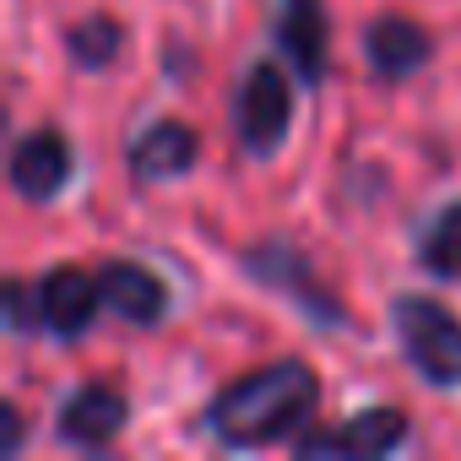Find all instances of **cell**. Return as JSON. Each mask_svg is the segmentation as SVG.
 <instances>
[{
    "instance_id": "cell-1",
    "label": "cell",
    "mask_w": 461,
    "mask_h": 461,
    "mask_svg": "<svg viewBox=\"0 0 461 461\" xmlns=\"http://www.w3.org/2000/svg\"><path fill=\"white\" fill-rule=\"evenodd\" d=\"M315 402H321L315 369L299 358H283V364H267L234 385H222L206 407V429L234 450H261V445L299 434L310 423Z\"/></svg>"
},
{
    "instance_id": "cell-2",
    "label": "cell",
    "mask_w": 461,
    "mask_h": 461,
    "mask_svg": "<svg viewBox=\"0 0 461 461\" xmlns=\"http://www.w3.org/2000/svg\"><path fill=\"white\" fill-rule=\"evenodd\" d=\"M391 321H396V337H402L407 364L429 385H461V321L445 304L407 294V299L391 304Z\"/></svg>"
},
{
    "instance_id": "cell-3",
    "label": "cell",
    "mask_w": 461,
    "mask_h": 461,
    "mask_svg": "<svg viewBox=\"0 0 461 461\" xmlns=\"http://www.w3.org/2000/svg\"><path fill=\"white\" fill-rule=\"evenodd\" d=\"M288 125H294L288 77H283L272 60L250 66L245 93H240V141H245V152H250V158H272V152L283 147Z\"/></svg>"
},
{
    "instance_id": "cell-4",
    "label": "cell",
    "mask_w": 461,
    "mask_h": 461,
    "mask_svg": "<svg viewBox=\"0 0 461 461\" xmlns=\"http://www.w3.org/2000/svg\"><path fill=\"white\" fill-rule=\"evenodd\" d=\"M39 326H50L55 337H82V331H93V321H98V304H104V288H98V277H87V272H77V267H55L39 288Z\"/></svg>"
},
{
    "instance_id": "cell-5",
    "label": "cell",
    "mask_w": 461,
    "mask_h": 461,
    "mask_svg": "<svg viewBox=\"0 0 461 461\" xmlns=\"http://www.w3.org/2000/svg\"><path fill=\"white\" fill-rule=\"evenodd\" d=\"M407 439V418L396 407H369L348 418V429H304L299 456H385Z\"/></svg>"
},
{
    "instance_id": "cell-6",
    "label": "cell",
    "mask_w": 461,
    "mask_h": 461,
    "mask_svg": "<svg viewBox=\"0 0 461 461\" xmlns=\"http://www.w3.org/2000/svg\"><path fill=\"white\" fill-rule=\"evenodd\" d=\"M71 179V141L60 131H33L12 147V185L28 195V201H55Z\"/></svg>"
},
{
    "instance_id": "cell-7",
    "label": "cell",
    "mask_w": 461,
    "mask_h": 461,
    "mask_svg": "<svg viewBox=\"0 0 461 461\" xmlns=\"http://www.w3.org/2000/svg\"><path fill=\"white\" fill-rule=\"evenodd\" d=\"M272 23H277V44L288 50L299 77L321 82V71H326V12H321V0H272Z\"/></svg>"
},
{
    "instance_id": "cell-8",
    "label": "cell",
    "mask_w": 461,
    "mask_h": 461,
    "mask_svg": "<svg viewBox=\"0 0 461 461\" xmlns=\"http://www.w3.org/2000/svg\"><path fill=\"white\" fill-rule=\"evenodd\" d=\"M98 288H104V310H114L131 326H158L168 310V288L147 267H131V261H109L98 272Z\"/></svg>"
},
{
    "instance_id": "cell-9",
    "label": "cell",
    "mask_w": 461,
    "mask_h": 461,
    "mask_svg": "<svg viewBox=\"0 0 461 461\" xmlns=\"http://www.w3.org/2000/svg\"><path fill=\"white\" fill-rule=\"evenodd\" d=\"M195 152H201V141H195L190 125L158 120L152 131L136 136V147H131V174H136V179H179V174H190Z\"/></svg>"
},
{
    "instance_id": "cell-10",
    "label": "cell",
    "mask_w": 461,
    "mask_h": 461,
    "mask_svg": "<svg viewBox=\"0 0 461 461\" xmlns=\"http://www.w3.org/2000/svg\"><path fill=\"white\" fill-rule=\"evenodd\" d=\"M125 418L131 412H125V396L114 385H87L60 407V434L71 445H109L125 429Z\"/></svg>"
},
{
    "instance_id": "cell-11",
    "label": "cell",
    "mask_w": 461,
    "mask_h": 461,
    "mask_svg": "<svg viewBox=\"0 0 461 461\" xmlns=\"http://www.w3.org/2000/svg\"><path fill=\"white\" fill-rule=\"evenodd\" d=\"M364 50H369V66H375L380 77H412V71L434 55L429 33H423L418 23H407V17H380V23H369Z\"/></svg>"
},
{
    "instance_id": "cell-12",
    "label": "cell",
    "mask_w": 461,
    "mask_h": 461,
    "mask_svg": "<svg viewBox=\"0 0 461 461\" xmlns=\"http://www.w3.org/2000/svg\"><path fill=\"white\" fill-rule=\"evenodd\" d=\"M66 50H71V60H77L82 71H104V66L120 60V50H125V28H120L114 17L77 23V28L66 33Z\"/></svg>"
},
{
    "instance_id": "cell-13",
    "label": "cell",
    "mask_w": 461,
    "mask_h": 461,
    "mask_svg": "<svg viewBox=\"0 0 461 461\" xmlns=\"http://www.w3.org/2000/svg\"><path fill=\"white\" fill-rule=\"evenodd\" d=\"M423 267H429L434 277H445V283L461 277V201H450V206L434 217V228L423 234Z\"/></svg>"
}]
</instances>
